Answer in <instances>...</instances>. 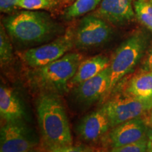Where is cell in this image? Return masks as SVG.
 <instances>
[{
  "label": "cell",
  "mask_w": 152,
  "mask_h": 152,
  "mask_svg": "<svg viewBox=\"0 0 152 152\" xmlns=\"http://www.w3.org/2000/svg\"><path fill=\"white\" fill-rule=\"evenodd\" d=\"M102 0H75L71 7L64 11V17L66 19H73L83 16L94 10Z\"/></svg>",
  "instance_id": "2e32d148"
},
{
  "label": "cell",
  "mask_w": 152,
  "mask_h": 152,
  "mask_svg": "<svg viewBox=\"0 0 152 152\" xmlns=\"http://www.w3.org/2000/svg\"><path fill=\"white\" fill-rule=\"evenodd\" d=\"M147 152H152V131H149L148 132Z\"/></svg>",
  "instance_id": "cb8c5ba5"
},
{
  "label": "cell",
  "mask_w": 152,
  "mask_h": 152,
  "mask_svg": "<svg viewBox=\"0 0 152 152\" xmlns=\"http://www.w3.org/2000/svg\"><path fill=\"white\" fill-rule=\"evenodd\" d=\"M125 93L152 109V71L144 69L135 74L128 82Z\"/></svg>",
  "instance_id": "5bb4252c"
},
{
  "label": "cell",
  "mask_w": 152,
  "mask_h": 152,
  "mask_svg": "<svg viewBox=\"0 0 152 152\" xmlns=\"http://www.w3.org/2000/svg\"><path fill=\"white\" fill-rule=\"evenodd\" d=\"M99 14L114 24H123L134 18L132 0H102Z\"/></svg>",
  "instance_id": "7c38bea8"
},
{
  "label": "cell",
  "mask_w": 152,
  "mask_h": 152,
  "mask_svg": "<svg viewBox=\"0 0 152 152\" xmlns=\"http://www.w3.org/2000/svg\"><path fill=\"white\" fill-rule=\"evenodd\" d=\"M147 45V36L142 32H137L115 49L109 66L111 74L109 92L134 70L143 56Z\"/></svg>",
  "instance_id": "3957f363"
},
{
  "label": "cell",
  "mask_w": 152,
  "mask_h": 152,
  "mask_svg": "<svg viewBox=\"0 0 152 152\" xmlns=\"http://www.w3.org/2000/svg\"><path fill=\"white\" fill-rule=\"evenodd\" d=\"M111 128L109 118L104 107L87 114L80 120L77 132L83 141L95 143Z\"/></svg>",
  "instance_id": "30bf717a"
},
{
  "label": "cell",
  "mask_w": 152,
  "mask_h": 152,
  "mask_svg": "<svg viewBox=\"0 0 152 152\" xmlns=\"http://www.w3.org/2000/svg\"><path fill=\"white\" fill-rule=\"evenodd\" d=\"M112 35L111 26L103 18L89 15L82 19L77 26L74 42L77 48L92 49L105 45Z\"/></svg>",
  "instance_id": "8992f818"
},
{
  "label": "cell",
  "mask_w": 152,
  "mask_h": 152,
  "mask_svg": "<svg viewBox=\"0 0 152 152\" xmlns=\"http://www.w3.org/2000/svg\"><path fill=\"white\" fill-rule=\"evenodd\" d=\"M36 110L39 129L47 147L72 144L73 138L65 107L56 94H42L37 101Z\"/></svg>",
  "instance_id": "6da1fadb"
},
{
  "label": "cell",
  "mask_w": 152,
  "mask_h": 152,
  "mask_svg": "<svg viewBox=\"0 0 152 152\" xmlns=\"http://www.w3.org/2000/svg\"><path fill=\"white\" fill-rule=\"evenodd\" d=\"M82 61L77 53H68L47 65L37 68L34 78L39 87L50 91L64 92L75 75Z\"/></svg>",
  "instance_id": "277c9868"
},
{
  "label": "cell",
  "mask_w": 152,
  "mask_h": 152,
  "mask_svg": "<svg viewBox=\"0 0 152 152\" xmlns=\"http://www.w3.org/2000/svg\"><path fill=\"white\" fill-rule=\"evenodd\" d=\"M110 127L113 128L130 120L141 117L150 108L126 93L114 97L104 104Z\"/></svg>",
  "instance_id": "ba28073f"
},
{
  "label": "cell",
  "mask_w": 152,
  "mask_h": 152,
  "mask_svg": "<svg viewBox=\"0 0 152 152\" xmlns=\"http://www.w3.org/2000/svg\"><path fill=\"white\" fill-rule=\"evenodd\" d=\"M47 152H94L90 148L84 146L66 145L59 147H47Z\"/></svg>",
  "instance_id": "44dd1931"
},
{
  "label": "cell",
  "mask_w": 152,
  "mask_h": 152,
  "mask_svg": "<svg viewBox=\"0 0 152 152\" xmlns=\"http://www.w3.org/2000/svg\"><path fill=\"white\" fill-rule=\"evenodd\" d=\"M151 123H152V114H151Z\"/></svg>",
  "instance_id": "4316f807"
},
{
  "label": "cell",
  "mask_w": 152,
  "mask_h": 152,
  "mask_svg": "<svg viewBox=\"0 0 152 152\" xmlns=\"http://www.w3.org/2000/svg\"><path fill=\"white\" fill-rule=\"evenodd\" d=\"M7 32L1 24L0 28V62L1 66L8 64L12 60L13 49Z\"/></svg>",
  "instance_id": "ac0fdd59"
},
{
  "label": "cell",
  "mask_w": 152,
  "mask_h": 152,
  "mask_svg": "<svg viewBox=\"0 0 152 152\" xmlns=\"http://www.w3.org/2000/svg\"><path fill=\"white\" fill-rule=\"evenodd\" d=\"M111 61L104 55H96L81 61L75 75L70 82L71 85H77L92 78L109 67Z\"/></svg>",
  "instance_id": "9a60e30c"
},
{
  "label": "cell",
  "mask_w": 152,
  "mask_h": 152,
  "mask_svg": "<svg viewBox=\"0 0 152 152\" xmlns=\"http://www.w3.org/2000/svg\"><path fill=\"white\" fill-rule=\"evenodd\" d=\"M27 152H42L40 151H37V150H34V149H32L30 150L29 151H27Z\"/></svg>",
  "instance_id": "484cf974"
},
{
  "label": "cell",
  "mask_w": 152,
  "mask_h": 152,
  "mask_svg": "<svg viewBox=\"0 0 152 152\" xmlns=\"http://www.w3.org/2000/svg\"><path fill=\"white\" fill-rule=\"evenodd\" d=\"M74 35L73 30L68 29L65 34L51 42L26 50L22 54L23 59L33 68L47 65L64 56L73 48L75 44Z\"/></svg>",
  "instance_id": "5b68a950"
},
{
  "label": "cell",
  "mask_w": 152,
  "mask_h": 152,
  "mask_svg": "<svg viewBox=\"0 0 152 152\" xmlns=\"http://www.w3.org/2000/svg\"><path fill=\"white\" fill-rule=\"evenodd\" d=\"M57 4V0H20L17 7L26 10H43L54 8Z\"/></svg>",
  "instance_id": "d6986e66"
},
{
  "label": "cell",
  "mask_w": 152,
  "mask_h": 152,
  "mask_svg": "<svg viewBox=\"0 0 152 152\" xmlns=\"http://www.w3.org/2000/svg\"><path fill=\"white\" fill-rule=\"evenodd\" d=\"M0 114L7 122L22 121L26 115L23 105L16 93L3 85L0 87Z\"/></svg>",
  "instance_id": "4fadbf2b"
},
{
  "label": "cell",
  "mask_w": 152,
  "mask_h": 152,
  "mask_svg": "<svg viewBox=\"0 0 152 152\" xmlns=\"http://www.w3.org/2000/svg\"><path fill=\"white\" fill-rule=\"evenodd\" d=\"M147 125L142 117L130 120L112 128L109 134L111 148L135 143L147 137Z\"/></svg>",
  "instance_id": "9c48e42d"
},
{
  "label": "cell",
  "mask_w": 152,
  "mask_h": 152,
  "mask_svg": "<svg viewBox=\"0 0 152 152\" xmlns=\"http://www.w3.org/2000/svg\"><path fill=\"white\" fill-rule=\"evenodd\" d=\"M0 152H27L38 144L37 137L22 121L7 122L0 132Z\"/></svg>",
  "instance_id": "52a82bcc"
},
{
  "label": "cell",
  "mask_w": 152,
  "mask_h": 152,
  "mask_svg": "<svg viewBox=\"0 0 152 152\" xmlns=\"http://www.w3.org/2000/svg\"><path fill=\"white\" fill-rule=\"evenodd\" d=\"M3 26L18 43L33 45L49 40L58 32V27L45 13L26 10L11 15Z\"/></svg>",
  "instance_id": "7a4b0ae2"
},
{
  "label": "cell",
  "mask_w": 152,
  "mask_h": 152,
  "mask_svg": "<svg viewBox=\"0 0 152 152\" xmlns=\"http://www.w3.org/2000/svg\"><path fill=\"white\" fill-rule=\"evenodd\" d=\"M147 137L135 143L128 144L118 147H113L110 152H147Z\"/></svg>",
  "instance_id": "ffe728a7"
},
{
  "label": "cell",
  "mask_w": 152,
  "mask_h": 152,
  "mask_svg": "<svg viewBox=\"0 0 152 152\" xmlns=\"http://www.w3.org/2000/svg\"><path fill=\"white\" fill-rule=\"evenodd\" d=\"M144 69L152 71V47L148 52L144 62Z\"/></svg>",
  "instance_id": "603a6c76"
},
{
  "label": "cell",
  "mask_w": 152,
  "mask_h": 152,
  "mask_svg": "<svg viewBox=\"0 0 152 152\" xmlns=\"http://www.w3.org/2000/svg\"><path fill=\"white\" fill-rule=\"evenodd\" d=\"M20 0H0V10L2 13H11L16 9Z\"/></svg>",
  "instance_id": "7402d4cb"
},
{
  "label": "cell",
  "mask_w": 152,
  "mask_h": 152,
  "mask_svg": "<svg viewBox=\"0 0 152 152\" xmlns=\"http://www.w3.org/2000/svg\"><path fill=\"white\" fill-rule=\"evenodd\" d=\"M134 12L139 21L152 32V0H137Z\"/></svg>",
  "instance_id": "e0dca14e"
},
{
  "label": "cell",
  "mask_w": 152,
  "mask_h": 152,
  "mask_svg": "<svg viewBox=\"0 0 152 152\" xmlns=\"http://www.w3.org/2000/svg\"><path fill=\"white\" fill-rule=\"evenodd\" d=\"M110 68L108 67L92 78L76 86L74 91L75 98L80 103L92 104L106 92L110 85Z\"/></svg>",
  "instance_id": "8fae6325"
},
{
  "label": "cell",
  "mask_w": 152,
  "mask_h": 152,
  "mask_svg": "<svg viewBox=\"0 0 152 152\" xmlns=\"http://www.w3.org/2000/svg\"><path fill=\"white\" fill-rule=\"evenodd\" d=\"M70 1H74V0H70Z\"/></svg>",
  "instance_id": "83f0119b"
},
{
  "label": "cell",
  "mask_w": 152,
  "mask_h": 152,
  "mask_svg": "<svg viewBox=\"0 0 152 152\" xmlns=\"http://www.w3.org/2000/svg\"><path fill=\"white\" fill-rule=\"evenodd\" d=\"M94 152H110V150L109 151V150L104 147H99L96 148V149H95Z\"/></svg>",
  "instance_id": "d4e9b609"
}]
</instances>
